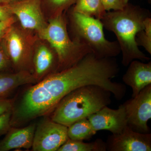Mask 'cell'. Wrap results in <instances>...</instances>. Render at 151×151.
<instances>
[{"mask_svg": "<svg viewBox=\"0 0 151 151\" xmlns=\"http://www.w3.org/2000/svg\"><path fill=\"white\" fill-rule=\"evenodd\" d=\"M119 70L115 58H101L93 52L86 55L75 65L52 73L28 88L18 105H14L11 127L50 114L63 97L81 86L97 85L116 95L121 84L112 79Z\"/></svg>", "mask_w": 151, "mask_h": 151, "instance_id": "cell-1", "label": "cell"}, {"mask_svg": "<svg viewBox=\"0 0 151 151\" xmlns=\"http://www.w3.org/2000/svg\"><path fill=\"white\" fill-rule=\"evenodd\" d=\"M149 17H151L149 11L128 4L123 10L107 12L101 19L104 27L117 37L124 66H128L134 60L143 62L150 60L139 49L136 42L137 35L144 29V22Z\"/></svg>", "mask_w": 151, "mask_h": 151, "instance_id": "cell-2", "label": "cell"}, {"mask_svg": "<svg viewBox=\"0 0 151 151\" xmlns=\"http://www.w3.org/2000/svg\"><path fill=\"white\" fill-rule=\"evenodd\" d=\"M111 94L97 85L81 86L63 98L51 113L50 119L68 127L110 105Z\"/></svg>", "mask_w": 151, "mask_h": 151, "instance_id": "cell-3", "label": "cell"}, {"mask_svg": "<svg viewBox=\"0 0 151 151\" xmlns=\"http://www.w3.org/2000/svg\"><path fill=\"white\" fill-rule=\"evenodd\" d=\"M37 34L39 37L48 42L56 53L59 63L58 71L73 66L92 52L85 45L70 37L63 13L52 16L46 26Z\"/></svg>", "mask_w": 151, "mask_h": 151, "instance_id": "cell-4", "label": "cell"}, {"mask_svg": "<svg viewBox=\"0 0 151 151\" xmlns=\"http://www.w3.org/2000/svg\"><path fill=\"white\" fill-rule=\"evenodd\" d=\"M70 19L75 36L73 40L85 45L98 57L115 58L121 53L117 41L106 39L101 20L73 11Z\"/></svg>", "mask_w": 151, "mask_h": 151, "instance_id": "cell-5", "label": "cell"}, {"mask_svg": "<svg viewBox=\"0 0 151 151\" xmlns=\"http://www.w3.org/2000/svg\"><path fill=\"white\" fill-rule=\"evenodd\" d=\"M7 51L16 71L26 70L33 73L35 41L24 29L13 24L4 37Z\"/></svg>", "mask_w": 151, "mask_h": 151, "instance_id": "cell-6", "label": "cell"}, {"mask_svg": "<svg viewBox=\"0 0 151 151\" xmlns=\"http://www.w3.org/2000/svg\"><path fill=\"white\" fill-rule=\"evenodd\" d=\"M127 126L133 131L150 133L147 123L151 118V84L143 89L136 97L124 103Z\"/></svg>", "mask_w": 151, "mask_h": 151, "instance_id": "cell-7", "label": "cell"}, {"mask_svg": "<svg viewBox=\"0 0 151 151\" xmlns=\"http://www.w3.org/2000/svg\"><path fill=\"white\" fill-rule=\"evenodd\" d=\"M68 127L51 119L43 120L36 127L32 147L34 151H57L68 139Z\"/></svg>", "mask_w": 151, "mask_h": 151, "instance_id": "cell-8", "label": "cell"}, {"mask_svg": "<svg viewBox=\"0 0 151 151\" xmlns=\"http://www.w3.org/2000/svg\"><path fill=\"white\" fill-rule=\"evenodd\" d=\"M42 0H21L5 5L12 16L18 19L24 30L39 32L46 26L41 8Z\"/></svg>", "mask_w": 151, "mask_h": 151, "instance_id": "cell-9", "label": "cell"}, {"mask_svg": "<svg viewBox=\"0 0 151 151\" xmlns=\"http://www.w3.org/2000/svg\"><path fill=\"white\" fill-rule=\"evenodd\" d=\"M106 143L109 151H151V134L136 132L127 126L121 134L109 136Z\"/></svg>", "mask_w": 151, "mask_h": 151, "instance_id": "cell-10", "label": "cell"}, {"mask_svg": "<svg viewBox=\"0 0 151 151\" xmlns=\"http://www.w3.org/2000/svg\"><path fill=\"white\" fill-rule=\"evenodd\" d=\"M95 131L107 130L113 134H121L127 126V114L124 104L117 109L105 106L88 117Z\"/></svg>", "mask_w": 151, "mask_h": 151, "instance_id": "cell-11", "label": "cell"}, {"mask_svg": "<svg viewBox=\"0 0 151 151\" xmlns=\"http://www.w3.org/2000/svg\"><path fill=\"white\" fill-rule=\"evenodd\" d=\"M32 65L33 74L37 83L59 70V63L55 52L42 43L39 44L34 48Z\"/></svg>", "mask_w": 151, "mask_h": 151, "instance_id": "cell-12", "label": "cell"}, {"mask_svg": "<svg viewBox=\"0 0 151 151\" xmlns=\"http://www.w3.org/2000/svg\"><path fill=\"white\" fill-rule=\"evenodd\" d=\"M128 66L122 80L132 88L133 98L145 87L151 84V61L145 63L134 60Z\"/></svg>", "mask_w": 151, "mask_h": 151, "instance_id": "cell-13", "label": "cell"}, {"mask_svg": "<svg viewBox=\"0 0 151 151\" xmlns=\"http://www.w3.org/2000/svg\"><path fill=\"white\" fill-rule=\"evenodd\" d=\"M36 127L34 124L22 128L11 127L6 133L5 137L0 142V151L31 148L32 145Z\"/></svg>", "mask_w": 151, "mask_h": 151, "instance_id": "cell-14", "label": "cell"}, {"mask_svg": "<svg viewBox=\"0 0 151 151\" xmlns=\"http://www.w3.org/2000/svg\"><path fill=\"white\" fill-rule=\"evenodd\" d=\"M36 83L33 74L29 71L0 73V98H4L19 86Z\"/></svg>", "mask_w": 151, "mask_h": 151, "instance_id": "cell-15", "label": "cell"}, {"mask_svg": "<svg viewBox=\"0 0 151 151\" xmlns=\"http://www.w3.org/2000/svg\"><path fill=\"white\" fill-rule=\"evenodd\" d=\"M73 12L101 20L107 12L101 0H76Z\"/></svg>", "mask_w": 151, "mask_h": 151, "instance_id": "cell-16", "label": "cell"}, {"mask_svg": "<svg viewBox=\"0 0 151 151\" xmlns=\"http://www.w3.org/2000/svg\"><path fill=\"white\" fill-rule=\"evenodd\" d=\"M96 133L87 118L78 120L68 127V137L74 140L89 139Z\"/></svg>", "mask_w": 151, "mask_h": 151, "instance_id": "cell-17", "label": "cell"}, {"mask_svg": "<svg viewBox=\"0 0 151 151\" xmlns=\"http://www.w3.org/2000/svg\"><path fill=\"white\" fill-rule=\"evenodd\" d=\"M106 143L101 139L90 143L74 140L68 138L57 151H106Z\"/></svg>", "mask_w": 151, "mask_h": 151, "instance_id": "cell-18", "label": "cell"}, {"mask_svg": "<svg viewBox=\"0 0 151 151\" xmlns=\"http://www.w3.org/2000/svg\"><path fill=\"white\" fill-rule=\"evenodd\" d=\"M138 46H142L150 55L151 54V18L149 17L144 22V29L136 36Z\"/></svg>", "mask_w": 151, "mask_h": 151, "instance_id": "cell-19", "label": "cell"}, {"mask_svg": "<svg viewBox=\"0 0 151 151\" xmlns=\"http://www.w3.org/2000/svg\"><path fill=\"white\" fill-rule=\"evenodd\" d=\"M76 0H42L49 6L52 13V16L63 13L71 5L74 4Z\"/></svg>", "mask_w": 151, "mask_h": 151, "instance_id": "cell-20", "label": "cell"}, {"mask_svg": "<svg viewBox=\"0 0 151 151\" xmlns=\"http://www.w3.org/2000/svg\"><path fill=\"white\" fill-rule=\"evenodd\" d=\"M12 66V62L7 51L4 38L0 41V71Z\"/></svg>", "mask_w": 151, "mask_h": 151, "instance_id": "cell-21", "label": "cell"}, {"mask_svg": "<svg viewBox=\"0 0 151 151\" xmlns=\"http://www.w3.org/2000/svg\"><path fill=\"white\" fill-rule=\"evenodd\" d=\"M106 12L123 10L129 4V0H101Z\"/></svg>", "mask_w": 151, "mask_h": 151, "instance_id": "cell-22", "label": "cell"}, {"mask_svg": "<svg viewBox=\"0 0 151 151\" xmlns=\"http://www.w3.org/2000/svg\"><path fill=\"white\" fill-rule=\"evenodd\" d=\"M12 111L6 113L0 116V137L6 134L11 128Z\"/></svg>", "mask_w": 151, "mask_h": 151, "instance_id": "cell-23", "label": "cell"}, {"mask_svg": "<svg viewBox=\"0 0 151 151\" xmlns=\"http://www.w3.org/2000/svg\"><path fill=\"white\" fill-rule=\"evenodd\" d=\"M14 102L13 100L4 98H0V116L6 113L12 111Z\"/></svg>", "mask_w": 151, "mask_h": 151, "instance_id": "cell-24", "label": "cell"}, {"mask_svg": "<svg viewBox=\"0 0 151 151\" xmlns=\"http://www.w3.org/2000/svg\"><path fill=\"white\" fill-rule=\"evenodd\" d=\"M15 22L14 16L7 20L0 21V41L4 37L8 30L14 24Z\"/></svg>", "mask_w": 151, "mask_h": 151, "instance_id": "cell-25", "label": "cell"}, {"mask_svg": "<svg viewBox=\"0 0 151 151\" xmlns=\"http://www.w3.org/2000/svg\"><path fill=\"white\" fill-rule=\"evenodd\" d=\"M13 16L10 13L5 5L0 4V21L7 20Z\"/></svg>", "mask_w": 151, "mask_h": 151, "instance_id": "cell-26", "label": "cell"}, {"mask_svg": "<svg viewBox=\"0 0 151 151\" xmlns=\"http://www.w3.org/2000/svg\"><path fill=\"white\" fill-rule=\"evenodd\" d=\"M21 0H0V4L7 5L19 1Z\"/></svg>", "mask_w": 151, "mask_h": 151, "instance_id": "cell-27", "label": "cell"}]
</instances>
